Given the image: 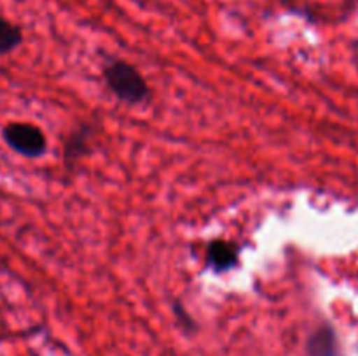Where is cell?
Returning a JSON list of instances; mask_svg holds the SVG:
<instances>
[{
  "label": "cell",
  "instance_id": "3",
  "mask_svg": "<svg viewBox=\"0 0 358 356\" xmlns=\"http://www.w3.org/2000/svg\"><path fill=\"white\" fill-rule=\"evenodd\" d=\"M240 260V246L233 241L215 239L206 248V265L215 272H226L236 267Z\"/></svg>",
  "mask_w": 358,
  "mask_h": 356
},
{
  "label": "cell",
  "instance_id": "1",
  "mask_svg": "<svg viewBox=\"0 0 358 356\" xmlns=\"http://www.w3.org/2000/svg\"><path fill=\"white\" fill-rule=\"evenodd\" d=\"M103 77L108 89L124 103H142L149 96V86L145 79L131 63L122 59L108 63L103 70Z\"/></svg>",
  "mask_w": 358,
  "mask_h": 356
},
{
  "label": "cell",
  "instance_id": "5",
  "mask_svg": "<svg viewBox=\"0 0 358 356\" xmlns=\"http://www.w3.org/2000/svg\"><path fill=\"white\" fill-rule=\"evenodd\" d=\"M23 44V31L0 14V56L10 54Z\"/></svg>",
  "mask_w": 358,
  "mask_h": 356
},
{
  "label": "cell",
  "instance_id": "2",
  "mask_svg": "<svg viewBox=\"0 0 358 356\" xmlns=\"http://www.w3.org/2000/svg\"><path fill=\"white\" fill-rule=\"evenodd\" d=\"M2 140L13 152L27 159H38L48 150V138L38 126L30 122H9L2 128Z\"/></svg>",
  "mask_w": 358,
  "mask_h": 356
},
{
  "label": "cell",
  "instance_id": "6",
  "mask_svg": "<svg viewBox=\"0 0 358 356\" xmlns=\"http://www.w3.org/2000/svg\"><path fill=\"white\" fill-rule=\"evenodd\" d=\"M86 140L87 136L83 135V133H80V135H73L72 138L69 140V143H66V159H79V157L83 156V150H87Z\"/></svg>",
  "mask_w": 358,
  "mask_h": 356
},
{
  "label": "cell",
  "instance_id": "4",
  "mask_svg": "<svg viewBox=\"0 0 358 356\" xmlns=\"http://www.w3.org/2000/svg\"><path fill=\"white\" fill-rule=\"evenodd\" d=\"M310 356H334L336 355V334L331 327H322L315 332L308 341Z\"/></svg>",
  "mask_w": 358,
  "mask_h": 356
}]
</instances>
